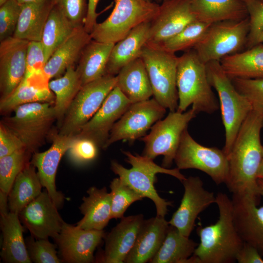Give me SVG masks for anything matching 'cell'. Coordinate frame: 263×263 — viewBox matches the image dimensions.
Instances as JSON below:
<instances>
[{"label": "cell", "mask_w": 263, "mask_h": 263, "mask_svg": "<svg viewBox=\"0 0 263 263\" xmlns=\"http://www.w3.org/2000/svg\"><path fill=\"white\" fill-rule=\"evenodd\" d=\"M263 116L252 111L242 124L227 156L225 182L232 194L260 199L257 174L263 158L261 132Z\"/></svg>", "instance_id": "obj_1"}, {"label": "cell", "mask_w": 263, "mask_h": 263, "mask_svg": "<svg viewBox=\"0 0 263 263\" xmlns=\"http://www.w3.org/2000/svg\"><path fill=\"white\" fill-rule=\"evenodd\" d=\"M216 197L219 219L214 224L197 228L200 242L193 255L201 263H233L244 242L234 223L231 199L223 192Z\"/></svg>", "instance_id": "obj_2"}, {"label": "cell", "mask_w": 263, "mask_h": 263, "mask_svg": "<svg viewBox=\"0 0 263 263\" xmlns=\"http://www.w3.org/2000/svg\"><path fill=\"white\" fill-rule=\"evenodd\" d=\"M176 85L177 112H185L190 105L196 114H212L220 108L208 80L206 64L201 60L193 49L178 57Z\"/></svg>", "instance_id": "obj_3"}, {"label": "cell", "mask_w": 263, "mask_h": 263, "mask_svg": "<svg viewBox=\"0 0 263 263\" xmlns=\"http://www.w3.org/2000/svg\"><path fill=\"white\" fill-rule=\"evenodd\" d=\"M206 69L208 81L219 97L225 132L223 150L227 157L242 124L252 108L248 100L237 90L220 61L207 62Z\"/></svg>", "instance_id": "obj_4"}, {"label": "cell", "mask_w": 263, "mask_h": 263, "mask_svg": "<svg viewBox=\"0 0 263 263\" xmlns=\"http://www.w3.org/2000/svg\"><path fill=\"white\" fill-rule=\"evenodd\" d=\"M126 161L132 166L127 169L115 160L111 163L112 170L120 179L144 198L151 200L156 209V215L165 217L171 202L161 198L155 188L154 183L157 173H164L175 177L181 182L186 177L177 168L167 169L155 164L153 160L143 155H133L130 151H123Z\"/></svg>", "instance_id": "obj_5"}, {"label": "cell", "mask_w": 263, "mask_h": 263, "mask_svg": "<svg viewBox=\"0 0 263 263\" xmlns=\"http://www.w3.org/2000/svg\"><path fill=\"white\" fill-rule=\"evenodd\" d=\"M114 3L110 16L93 28L92 39L115 44L140 24L151 22L160 8L158 3L146 0H114Z\"/></svg>", "instance_id": "obj_6"}, {"label": "cell", "mask_w": 263, "mask_h": 263, "mask_svg": "<svg viewBox=\"0 0 263 263\" xmlns=\"http://www.w3.org/2000/svg\"><path fill=\"white\" fill-rule=\"evenodd\" d=\"M14 111L13 116L3 117L0 122L33 154L44 143L53 123L57 120L54 104L30 103L19 106Z\"/></svg>", "instance_id": "obj_7"}, {"label": "cell", "mask_w": 263, "mask_h": 263, "mask_svg": "<svg viewBox=\"0 0 263 263\" xmlns=\"http://www.w3.org/2000/svg\"><path fill=\"white\" fill-rule=\"evenodd\" d=\"M197 114L191 108L183 113L169 112L166 117L156 122L150 132L140 138L145 143L143 156L154 160L164 156L162 166H172L184 132Z\"/></svg>", "instance_id": "obj_8"}, {"label": "cell", "mask_w": 263, "mask_h": 263, "mask_svg": "<svg viewBox=\"0 0 263 263\" xmlns=\"http://www.w3.org/2000/svg\"><path fill=\"white\" fill-rule=\"evenodd\" d=\"M249 31L248 17L240 20H226L211 24L193 48L205 63L220 61L240 52L246 45Z\"/></svg>", "instance_id": "obj_9"}, {"label": "cell", "mask_w": 263, "mask_h": 263, "mask_svg": "<svg viewBox=\"0 0 263 263\" xmlns=\"http://www.w3.org/2000/svg\"><path fill=\"white\" fill-rule=\"evenodd\" d=\"M141 57L145 64L153 98L169 112L178 106L176 85L178 57L175 54L146 45Z\"/></svg>", "instance_id": "obj_10"}, {"label": "cell", "mask_w": 263, "mask_h": 263, "mask_svg": "<svg viewBox=\"0 0 263 263\" xmlns=\"http://www.w3.org/2000/svg\"><path fill=\"white\" fill-rule=\"evenodd\" d=\"M116 82V75H106L82 85L68 108L58 133L76 135L99 110Z\"/></svg>", "instance_id": "obj_11"}, {"label": "cell", "mask_w": 263, "mask_h": 263, "mask_svg": "<svg viewBox=\"0 0 263 263\" xmlns=\"http://www.w3.org/2000/svg\"><path fill=\"white\" fill-rule=\"evenodd\" d=\"M180 170L193 169L208 175L217 185L225 183L228 173V159L223 150L204 146L184 132L174 159Z\"/></svg>", "instance_id": "obj_12"}, {"label": "cell", "mask_w": 263, "mask_h": 263, "mask_svg": "<svg viewBox=\"0 0 263 263\" xmlns=\"http://www.w3.org/2000/svg\"><path fill=\"white\" fill-rule=\"evenodd\" d=\"M166 109L154 98L132 103L113 127L103 149L120 140L133 142L144 137L147 132L162 119Z\"/></svg>", "instance_id": "obj_13"}, {"label": "cell", "mask_w": 263, "mask_h": 263, "mask_svg": "<svg viewBox=\"0 0 263 263\" xmlns=\"http://www.w3.org/2000/svg\"><path fill=\"white\" fill-rule=\"evenodd\" d=\"M197 20L191 0H163L150 22L147 45L156 47Z\"/></svg>", "instance_id": "obj_14"}, {"label": "cell", "mask_w": 263, "mask_h": 263, "mask_svg": "<svg viewBox=\"0 0 263 263\" xmlns=\"http://www.w3.org/2000/svg\"><path fill=\"white\" fill-rule=\"evenodd\" d=\"M184 193L180 205L168 222L183 235L189 237L199 214L213 203L214 193L206 189L198 176H189L181 181Z\"/></svg>", "instance_id": "obj_15"}, {"label": "cell", "mask_w": 263, "mask_h": 263, "mask_svg": "<svg viewBox=\"0 0 263 263\" xmlns=\"http://www.w3.org/2000/svg\"><path fill=\"white\" fill-rule=\"evenodd\" d=\"M106 235L103 230L84 229L64 222L55 240L63 262L89 263L94 261V250Z\"/></svg>", "instance_id": "obj_16"}, {"label": "cell", "mask_w": 263, "mask_h": 263, "mask_svg": "<svg viewBox=\"0 0 263 263\" xmlns=\"http://www.w3.org/2000/svg\"><path fill=\"white\" fill-rule=\"evenodd\" d=\"M45 189L19 214L21 222L37 239H55L65 222Z\"/></svg>", "instance_id": "obj_17"}, {"label": "cell", "mask_w": 263, "mask_h": 263, "mask_svg": "<svg viewBox=\"0 0 263 263\" xmlns=\"http://www.w3.org/2000/svg\"><path fill=\"white\" fill-rule=\"evenodd\" d=\"M132 103L115 86L95 114L75 136L90 139L103 149L113 127Z\"/></svg>", "instance_id": "obj_18"}, {"label": "cell", "mask_w": 263, "mask_h": 263, "mask_svg": "<svg viewBox=\"0 0 263 263\" xmlns=\"http://www.w3.org/2000/svg\"><path fill=\"white\" fill-rule=\"evenodd\" d=\"M29 42L13 36L0 41V100L9 96L25 76Z\"/></svg>", "instance_id": "obj_19"}, {"label": "cell", "mask_w": 263, "mask_h": 263, "mask_svg": "<svg viewBox=\"0 0 263 263\" xmlns=\"http://www.w3.org/2000/svg\"><path fill=\"white\" fill-rule=\"evenodd\" d=\"M75 137V135H62L57 133L49 149L33 153L31 158L30 163L37 169L42 187L45 188L57 208L63 204L64 196L56 189V172L62 157L67 152Z\"/></svg>", "instance_id": "obj_20"}, {"label": "cell", "mask_w": 263, "mask_h": 263, "mask_svg": "<svg viewBox=\"0 0 263 263\" xmlns=\"http://www.w3.org/2000/svg\"><path fill=\"white\" fill-rule=\"evenodd\" d=\"M260 199L247 195L232 194V215L236 229L244 242L263 254V206Z\"/></svg>", "instance_id": "obj_21"}, {"label": "cell", "mask_w": 263, "mask_h": 263, "mask_svg": "<svg viewBox=\"0 0 263 263\" xmlns=\"http://www.w3.org/2000/svg\"><path fill=\"white\" fill-rule=\"evenodd\" d=\"M142 214L123 217L105 236L104 249L97 257V263H123L132 248L141 225Z\"/></svg>", "instance_id": "obj_22"}, {"label": "cell", "mask_w": 263, "mask_h": 263, "mask_svg": "<svg viewBox=\"0 0 263 263\" xmlns=\"http://www.w3.org/2000/svg\"><path fill=\"white\" fill-rule=\"evenodd\" d=\"M50 81L44 72L25 76L9 96L0 101V113L6 114L19 106L30 103L54 104L55 96L49 88Z\"/></svg>", "instance_id": "obj_23"}, {"label": "cell", "mask_w": 263, "mask_h": 263, "mask_svg": "<svg viewBox=\"0 0 263 263\" xmlns=\"http://www.w3.org/2000/svg\"><path fill=\"white\" fill-rule=\"evenodd\" d=\"M169 227L165 217L157 216L143 222L125 263L150 262L161 246Z\"/></svg>", "instance_id": "obj_24"}, {"label": "cell", "mask_w": 263, "mask_h": 263, "mask_svg": "<svg viewBox=\"0 0 263 263\" xmlns=\"http://www.w3.org/2000/svg\"><path fill=\"white\" fill-rule=\"evenodd\" d=\"M92 38L83 26L76 27L68 38L54 52L46 63L44 72L51 80L62 76L77 63Z\"/></svg>", "instance_id": "obj_25"}, {"label": "cell", "mask_w": 263, "mask_h": 263, "mask_svg": "<svg viewBox=\"0 0 263 263\" xmlns=\"http://www.w3.org/2000/svg\"><path fill=\"white\" fill-rule=\"evenodd\" d=\"M150 22L143 23L115 43L107 63L106 75H116L124 66L141 57L148 40Z\"/></svg>", "instance_id": "obj_26"}, {"label": "cell", "mask_w": 263, "mask_h": 263, "mask_svg": "<svg viewBox=\"0 0 263 263\" xmlns=\"http://www.w3.org/2000/svg\"><path fill=\"white\" fill-rule=\"evenodd\" d=\"M88 195L82 198L79 210L83 215L76 225L84 229L103 230L112 219V204L110 192L105 187L99 189L90 188Z\"/></svg>", "instance_id": "obj_27"}, {"label": "cell", "mask_w": 263, "mask_h": 263, "mask_svg": "<svg viewBox=\"0 0 263 263\" xmlns=\"http://www.w3.org/2000/svg\"><path fill=\"white\" fill-rule=\"evenodd\" d=\"M2 242L0 256L8 263H31L25 241L23 227L19 214L8 212L1 215Z\"/></svg>", "instance_id": "obj_28"}, {"label": "cell", "mask_w": 263, "mask_h": 263, "mask_svg": "<svg viewBox=\"0 0 263 263\" xmlns=\"http://www.w3.org/2000/svg\"><path fill=\"white\" fill-rule=\"evenodd\" d=\"M116 77V86L132 103L148 100L153 95L146 67L141 57L122 68Z\"/></svg>", "instance_id": "obj_29"}, {"label": "cell", "mask_w": 263, "mask_h": 263, "mask_svg": "<svg viewBox=\"0 0 263 263\" xmlns=\"http://www.w3.org/2000/svg\"><path fill=\"white\" fill-rule=\"evenodd\" d=\"M191 4L197 20L209 24L248 17L243 0H191Z\"/></svg>", "instance_id": "obj_30"}, {"label": "cell", "mask_w": 263, "mask_h": 263, "mask_svg": "<svg viewBox=\"0 0 263 263\" xmlns=\"http://www.w3.org/2000/svg\"><path fill=\"white\" fill-rule=\"evenodd\" d=\"M54 5L55 0L21 4L13 37L29 41H41L45 24Z\"/></svg>", "instance_id": "obj_31"}, {"label": "cell", "mask_w": 263, "mask_h": 263, "mask_svg": "<svg viewBox=\"0 0 263 263\" xmlns=\"http://www.w3.org/2000/svg\"><path fill=\"white\" fill-rule=\"evenodd\" d=\"M114 44L92 39L86 45L76 68L82 85L106 75L107 63Z\"/></svg>", "instance_id": "obj_32"}, {"label": "cell", "mask_w": 263, "mask_h": 263, "mask_svg": "<svg viewBox=\"0 0 263 263\" xmlns=\"http://www.w3.org/2000/svg\"><path fill=\"white\" fill-rule=\"evenodd\" d=\"M220 62L230 79L263 78V43L227 56Z\"/></svg>", "instance_id": "obj_33"}, {"label": "cell", "mask_w": 263, "mask_h": 263, "mask_svg": "<svg viewBox=\"0 0 263 263\" xmlns=\"http://www.w3.org/2000/svg\"><path fill=\"white\" fill-rule=\"evenodd\" d=\"M42 187L36 168L30 162L18 174L9 193V211L19 214L41 193Z\"/></svg>", "instance_id": "obj_34"}, {"label": "cell", "mask_w": 263, "mask_h": 263, "mask_svg": "<svg viewBox=\"0 0 263 263\" xmlns=\"http://www.w3.org/2000/svg\"><path fill=\"white\" fill-rule=\"evenodd\" d=\"M198 244L169 225L165 239L159 250L149 262L151 263H185Z\"/></svg>", "instance_id": "obj_35"}, {"label": "cell", "mask_w": 263, "mask_h": 263, "mask_svg": "<svg viewBox=\"0 0 263 263\" xmlns=\"http://www.w3.org/2000/svg\"><path fill=\"white\" fill-rule=\"evenodd\" d=\"M49 85L55 96L54 107L57 120L61 124L68 108L82 86L81 81L73 65L68 67L62 76L50 80Z\"/></svg>", "instance_id": "obj_36"}, {"label": "cell", "mask_w": 263, "mask_h": 263, "mask_svg": "<svg viewBox=\"0 0 263 263\" xmlns=\"http://www.w3.org/2000/svg\"><path fill=\"white\" fill-rule=\"evenodd\" d=\"M75 28L54 5L45 24L41 40L47 62Z\"/></svg>", "instance_id": "obj_37"}, {"label": "cell", "mask_w": 263, "mask_h": 263, "mask_svg": "<svg viewBox=\"0 0 263 263\" xmlns=\"http://www.w3.org/2000/svg\"><path fill=\"white\" fill-rule=\"evenodd\" d=\"M32 153L25 149L0 158V211L8 210V196L13 184L29 164Z\"/></svg>", "instance_id": "obj_38"}, {"label": "cell", "mask_w": 263, "mask_h": 263, "mask_svg": "<svg viewBox=\"0 0 263 263\" xmlns=\"http://www.w3.org/2000/svg\"><path fill=\"white\" fill-rule=\"evenodd\" d=\"M210 25L195 21L155 48L173 54L191 49L200 41Z\"/></svg>", "instance_id": "obj_39"}, {"label": "cell", "mask_w": 263, "mask_h": 263, "mask_svg": "<svg viewBox=\"0 0 263 263\" xmlns=\"http://www.w3.org/2000/svg\"><path fill=\"white\" fill-rule=\"evenodd\" d=\"M112 219H121L128 208L134 202L144 198L125 184L119 177L111 182Z\"/></svg>", "instance_id": "obj_40"}, {"label": "cell", "mask_w": 263, "mask_h": 263, "mask_svg": "<svg viewBox=\"0 0 263 263\" xmlns=\"http://www.w3.org/2000/svg\"><path fill=\"white\" fill-rule=\"evenodd\" d=\"M231 79L237 90L249 102L252 111L263 116V78Z\"/></svg>", "instance_id": "obj_41"}, {"label": "cell", "mask_w": 263, "mask_h": 263, "mask_svg": "<svg viewBox=\"0 0 263 263\" xmlns=\"http://www.w3.org/2000/svg\"><path fill=\"white\" fill-rule=\"evenodd\" d=\"M25 243L32 263L62 262L57 255L56 245L50 242L48 239H37L32 236L27 238Z\"/></svg>", "instance_id": "obj_42"}, {"label": "cell", "mask_w": 263, "mask_h": 263, "mask_svg": "<svg viewBox=\"0 0 263 263\" xmlns=\"http://www.w3.org/2000/svg\"><path fill=\"white\" fill-rule=\"evenodd\" d=\"M98 147L92 140L75 136L67 153L69 159L73 164L83 165L96 158L98 154Z\"/></svg>", "instance_id": "obj_43"}, {"label": "cell", "mask_w": 263, "mask_h": 263, "mask_svg": "<svg viewBox=\"0 0 263 263\" xmlns=\"http://www.w3.org/2000/svg\"><path fill=\"white\" fill-rule=\"evenodd\" d=\"M248 14L249 31L246 46L247 49L260 43L263 30V1L249 0L244 1Z\"/></svg>", "instance_id": "obj_44"}, {"label": "cell", "mask_w": 263, "mask_h": 263, "mask_svg": "<svg viewBox=\"0 0 263 263\" xmlns=\"http://www.w3.org/2000/svg\"><path fill=\"white\" fill-rule=\"evenodd\" d=\"M21 8L15 0H8L0 6V40L13 36Z\"/></svg>", "instance_id": "obj_45"}, {"label": "cell", "mask_w": 263, "mask_h": 263, "mask_svg": "<svg viewBox=\"0 0 263 263\" xmlns=\"http://www.w3.org/2000/svg\"><path fill=\"white\" fill-rule=\"evenodd\" d=\"M55 5L74 26H83L88 10L86 0H55Z\"/></svg>", "instance_id": "obj_46"}, {"label": "cell", "mask_w": 263, "mask_h": 263, "mask_svg": "<svg viewBox=\"0 0 263 263\" xmlns=\"http://www.w3.org/2000/svg\"><path fill=\"white\" fill-rule=\"evenodd\" d=\"M26 61V71L25 76L44 72L47 61L44 47L41 41L29 42Z\"/></svg>", "instance_id": "obj_47"}, {"label": "cell", "mask_w": 263, "mask_h": 263, "mask_svg": "<svg viewBox=\"0 0 263 263\" xmlns=\"http://www.w3.org/2000/svg\"><path fill=\"white\" fill-rule=\"evenodd\" d=\"M25 149L21 141L1 122L0 124V158Z\"/></svg>", "instance_id": "obj_48"}, {"label": "cell", "mask_w": 263, "mask_h": 263, "mask_svg": "<svg viewBox=\"0 0 263 263\" xmlns=\"http://www.w3.org/2000/svg\"><path fill=\"white\" fill-rule=\"evenodd\" d=\"M239 263H263V257L253 246L244 243L236 256Z\"/></svg>", "instance_id": "obj_49"}, {"label": "cell", "mask_w": 263, "mask_h": 263, "mask_svg": "<svg viewBox=\"0 0 263 263\" xmlns=\"http://www.w3.org/2000/svg\"><path fill=\"white\" fill-rule=\"evenodd\" d=\"M99 0H88L87 16L83 25L85 30L91 33L97 23L96 19L99 14L96 12V7Z\"/></svg>", "instance_id": "obj_50"}, {"label": "cell", "mask_w": 263, "mask_h": 263, "mask_svg": "<svg viewBox=\"0 0 263 263\" xmlns=\"http://www.w3.org/2000/svg\"><path fill=\"white\" fill-rule=\"evenodd\" d=\"M258 192L260 196L263 197V179L258 178L257 179Z\"/></svg>", "instance_id": "obj_51"}, {"label": "cell", "mask_w": 263, "mask_h": 263, "mask_svg": "<svg viewBox=\"0 0 263 263\" xmlns=\"http://www.w3.org/2000/svg\"><path fill=\"white\" fill-rule=\"evenodd\" d=\"M257 178L263 179V158L262 162L258 172Z\"/></svg>", "instance_id": "obj_52"}, {"label": "cell", "mask_w": 263, "mask_h": 263, "mask_svg": "<svg viewBox=\"0 0 263 263\" xmlns=\"http://www.w3.org/2000/svg\"><path fill=\"white\" fill-rule=\"evenodd\" d=\"M20 4H23L27 3L35 2L45 0H15Z\"/></svg>", "instance_id": "obj_53"}, {"label": "cell", "mask_w": 263, "mask_h": 263, "mask_svg": "<svg viewBox=\"0 0 263 263\" xmlns=\"http://www.w3.org/2000/svg\"><path fill=\"white\" fill-rule=\"evenodd\" d=\"M260 43H263V30L261 33L260 38Z\"/></svg>", "instance_id": "obj_54"}, {"label": "cell", "mask_w": 263, "mask_h": 263, "mask_svg": "<svg viewBox=\"0 0 263 263\" xmlns=\"http://www.w3.org/2000/svg\"><path fill=\"white\" fill-rule=\"evenodd\" d=\"M8 0H0V6L4 4Z\"/></svg>", "instance_id": "obj_55"}, {"label": "cell", "mask_w": 263, "mask_h": 263, "mask_svg": "<svg viewBox=\"0 0 263 263\" xmlns=\"http://www.w3.org/2000/svg\"><path fill=\"white\" fill-rule=\"evenodd\" d=\"M163 0H155V2L157 3H160L162 2Z\"/></svg>", "instance_id": "obj_56"}, {"label": "cell", "mask_w": 263, "mask_h": 263, "mask_svg": "<svg viewBox=\"0 0 263 263\" xmlns=\"http://www.w3.org/2000/svg\"><path fill=\"white\" fill-rule=\"evenodd\" d=\"M243 0L244 1H247V0Z\"/></svg>", "instance_id": "obj_57"}, {"label": "cell", "mask_w": 263, "mask_h": 263, "mask_svg": "<svg viewBox=\"0 0 263 263\" xmlns=\"http://www.w3.org/2000/svg\"><path fill=\"white\" fill-rule=\"evenodd\" d=\"M146 0L151 1L152 0Z\"/></svg>", "instance_id": "obj_58"}, {"label": "cell", "mask_w": 263, "mask_h": 263, "mask_svg": "<svg viewBox=\"0 0 263 263\" xmlns=\"http://www.w3.org/2000/svg\"></svg>", "instance_id": "obj_59"}, {"label": "cell", "mask_w": 263, "mask_h": 263, "mask_svg": "<svg viewBox=\"0 0 263 263\" xmlns=\"http://www.w3.org/2000/svg\"><path fill=\"white\" fill-rule=\"evenodd\" d=\"M262 256L263 257V254H262Z\"/></svg>", "instance_id": "obj_60"}]
</instances>
